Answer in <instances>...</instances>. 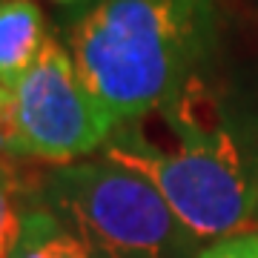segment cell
Listing matches in <instances>:
<instances>
[{
	"instance_id": "obj_10",
	"label": "cell",
	"mask_w": 258,
	"mask_h": 258,
	"mask_svg": "<svg viewBox=\"0 0 258 258\" xmlns=\"http://www.w3.org/2000/svg\"><path fill=\"white\" fill-rule=\"evenodd\" d=\"M55 3H78V0H55Z\"/></svg>"
},
{
	"instance_id": "obj_8",
	"label": "cell",
	"mask_w": 258,
	"mask_h": 258,
	"mask_svg": "<svg viewBox=\"0 0 258 258\" xmlns=\"http://www.w3.org/2000/svg\"><path fill=\"white\" fill-rule=\"evenodd\" d=\"M198 258H258V235L255 232H241V235L212 241Z\"/></svg>"
},
{
	"instance_id": "obj_2",
	"label": "cell",
	"mask_w": 258,
	"mask_h": 258,
	"mask_svg": "<svg viewBox=\"0 0 258 258\" xmlns=\"http://www.w3.org/2000/svg\"><path fill=\"white\" fill-rule=\"evenodd\" d=\"M189 89L155 109L169 129V144L141 129H120L106 144V161L135 172L155 189L181 230L195 241H221L252 227L255 186L230 132L201 118Z\"/></svg>"
},
{
	"instance_id": "obj_9",
	"label": "cell",
	"mask_w": 258,
	"mask_h": 258,
	"mask_svg": "<svg viewBox=\"0 0 258 258\" xmlns=\"http://www.w3.org/2000/svg\"><path fill=\"white\" fill-rule=\"evenodd\" d=\"M6 135H9V89L0 86V152H6Z\"/></svg>"
},
{
	"instance_id": "obj_3",
	"label": "cell",
	"mask_w": 258,
	"mask_h": 258,
	"mask_svg": "<svg viewBox=\"0 0 258 258\" xmlns=\"http://www.w3.org/2000/svg\"><path fill=\"white\" fill-rule=\"evenodd\" d=\"M49 210L98 258H178L186 232L141 175L112 161H75L49 178Z\"/></svg>"
},
{
	"instance_id": "obj_1",
	"label": "cell",
	"mask_w": 258,
	"mask_h": 258,
	"mask_svg": "<svg viewBox=\"0 0 258 258\" xmlns=\"http://www.w3.org/2000/svg\"><path fill=\"white\" fill-rule=\"evenodd\" d=\"M212 43V0H86L66 20V52L115 126L189 89Z\"/></svg>"
},
{
	"instance_id": "obj_6",
	"label": "cell",
	"mask_w": 258,
	"mask_h": 258,
	"mask_svg": "<svg viewBox=\"0 0 258 258\" xmlns=\"http://www.w3.org/2000/svg\"><path fill=\"white\" fill-rule=\"evenodd\" d=\"M9 258H98L89 244L60 221L49 207H37L23 215L18 244Z\"/></svg>"
},
{
	"instance_id": "obj_7",
	"label": "cell",
	"mask_w": 258,
	"mask_h": 258,
	"mask_svg": "<svg viewBox=\"0 0 258 258\" xmlns=\"http://www.w3.org/2000/svg\"><path fill=\"white\" fill-rule=\"evenodd\" d=\"M20 210V178L15 166L0 155V258H9L18 244L20 227H23Z\"/></svg>"
},
{
	"instance_id": "obj_4",
	"label": "cell",
	"mask_w": 258,
	"mask_h": 258,
	"mask_svg": "<svg viewBox=\"0 0 258 258\" xmlns=\"http://www.w3.org/2000/svg\"><path fill=\"white\" fill-rule=\"evenodd\" d=\"M112 132L115 120L83 86L66 46L49 37L9 92L6 152L63 166L106 147Z\"/></svg>"
},
{
	"instance_id": "obj_5",
	"label": "cell",
	"mask_w": 258,
	"mask_h": 258,
	"mask_svg": "<svg viewBox=\"0 0 258 258\" xmlns=\"http://www.w3.org/2000/svg\"><path fill=\"white\" fill-rule=\"evenodd\" d=\"M43 12L35 0H0V86L15 83L35 66L49 40Z\"/></svg>"
}]
</instances>
